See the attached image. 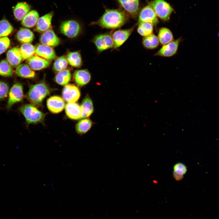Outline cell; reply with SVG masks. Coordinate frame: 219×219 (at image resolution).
Here are the masks:
<instances>
[{
    "label": "cell",
    "mask_w": 219,
    "mask_h": 219,
    "mask_svg": "<svg viewBox=\"0 0 219 219\" xmlns=\"http://www.w3.org/2000/svg\"><path fill=\"white\" fill-rule=\"evenodd\" d=\"M127 15L118 9H107L97 21L93 23L108 29H115L123 26L127 21Z\"/></svg>",
    "instance_id": "6da1fadb"
},
{
    "label": "cell",
    "mask_w": 219,
    "mask_h": 219,
    "mask_svg": "<svg viewBox=\"0 0 219 219\" xmlns=\"http://www.w3.org/2000/svg\"><path fill=\"white\" fill-rule=\"evenodd\" d=\"M50 93L49 88L44 82L31 85L26 95V98L33 104L38 106Z\"/></svg>",
    "instance_id": "7a4b0ae2"
},
{
    "label": "cell",
    "mask_w": 219,
    "mask_h": 219,
    "mask_svg": "<svg viewBox=\"0 0 219 219\" xmlns=\"http://www.w3.org/2000/svg\"><path fill=\"white\" fill-rule=\"evenodd\" d=\"M20 110L24 116L28 124L43 121L44 114L33 105L26 104L21 106Z\"/></svg>",
    "instance_id": "3957f363"
},
{
    "label": "cell",
    "mask_w": 219,
    "mask_h": 219,
    "mask_svg": "<svg viewBox=\"0 0 219 219\" xmlns=\"http://www.w3.org/2000/svg\"><path fill=\"white\" fill-rule=\"evenodd\" d=\"M157 16L164 21L168 20L173 9L169 4L164 0H153L149 3Z\"/></svg>",
    "instance_id": "277c9868"
},
{
    "label": "cell",
    "mask_w": 219,
    "mask_h": 219,
    "mask_svg": "<svg viewBox=\"0 0 219 219\" xmlns=\"http://www.w3.org/2000/svg\"><path fill=\"white\" fill-rule=\"evenodd\" d=\"M93 42L99 52L113 48L114 47L112 34L109 33L96 36L93 38Z\"/></svg>",
    "instance_id": "5b68a950"
},
{
    "label": "cell",
    "mask_w": 219,
    "mask_h": 219,
    "mask_svg": "<svg viewBox=\"0 0 219 219\" xmlns=\"http://www.w3.org/2000/svg\"><path fill=\"white\" fill-rule=\"evenodd\" d=\"M61 32L71 38L78 36L81 31V27L79 24L74 20H68L63 22L60 26Z\"/></svg>",
    "instance_id": "8992f818"
},
{
    "label": "cell",
    "mask_w": 219,
    "mask_h": 219,
    "mask_svg": "<svg viewBox=\"0 0 219 219\" xmlns=\"http://www.w3.org/2000/svg\"><path fill=\"white\" fill-rule=\"evenodd\" d=\"M23 98V89L20 83L14 84L9 93V99L6 105L7 109H10L16 103L22 101Z\"/></svg>",
    "instance_id": "52a82bcc"
},
{
    "label": "cell",
    "mask_w": 219,
    "mask_h": 219,
    "mask_svg": "<svg viewBox=\"0 0 219 219\" xmlns=\"http://www.w3.org/2000/svg\"><path fill=\"white\" fill-rule=\"evenodd\" d=\"M159 22L155 11L149 5L144 7L140 12L137 24L143 22L150 23L156 25Z\"/></svg>",
    "instance_id": "ba28073f"
},
{
    "label": "cell",
    "mask_w": 219,
    "mask_h": 219,
    "mask_svg": "<svg viewBox=\"0 0 219 219\" xmlns=\"http://www.w3.org/2000/svg\"><path fill=\"white\" fill-rule=\"evenodd\" d=\"M181 40L180 38L163 45L154 56L169 57L174 55L177 52Z\"/></svg>",
    "instance_id": "9c48e42d"
},
{
    "label": "cell",
    "mask_w": 219,
    "mask_h": 219,
    "mask_svg": "<svg viewBox=\"0 0 219 219\" xmlns=\"http://www.w3.org/2000/svg\"><path fill=\"white\" fill-rule=\"evenodd\" d=\"M64 99L68 103H75L79 99L80 92L78 88L73 84L65 85L62 91Z\"/></svg>",
    "instance_id": "30bf717a"
},
{
    "label": "cell",
    "mask_w": 219,
    "mask_h": 219,
    "mask_svg": "<svg viewBox=\"0 0 219 219\" xmlns=\"http://www.w3.org/2000/svg\"><path fill=\"white\" fill-rule=\"evenodd\" d=\"M134 28L124 30H119L114 31L112 34L114 43L113 49H116L121 46L127 39L132 33Z\"/></svg>",
    "instance_id": "8fae6325"
},
{
    "label": "cell",
    "mask_w": 219,
    "mask_h": 219,
    "mask_svg": "<svg viewBox=\"0 0 219 219\" xmlns=\"http://www.w3.org/2000/svg\"><path fill=\"white\" fill-rule=\"evenodd\" d=\"M47 104L49 110L54 113L61 112L65 107L64 100L57 96H54L49 98L47 101Z\"/></svg>",
    "instance_id": "7c38bea8"
},
{
    "label": "cell",
    "mask_w": 219,
    "mask_h": 219,
    "mask_svg": "<svg viewBox=\"0 0 219 219\" xmlns=\"http://www.w3.org/2000/svg\"><path fill=\"white\" fill-rule=\"evenodd\" d=\"M40 41L42 44L49 46H56L60 43L59 39L50 28L43 33Z\"/></svg>",
    "instance_id": "4fadbf2b"
},
{
    "label": "cell",
    "mask_w": 219,
    "mask_h": 219,
    "mask_svg": "<svg viewBox=\"0 0 219 219\" xmlns=\"http://www.w3.org/2000/svg\"><path fill=\"white\" fill-rule=\"evenodd\" d=\"M35 54L48 61L55 59L57 57L55 52L52 47L43 44H39L36 47Z\"/></svg>",
    "instance_id": "5bb4252c"
},
{
    "label": "cell",
    "mask_w": 219,
    "mask_h": 219,
    "mask_svg": "<svg viewBox=\"0 0 219 219\" xmlns=\"http://www.w3.org/2000/svg\"><path fill=\"white\" fill-rule=\"evenodd\" d=\"M27 63L33 70H39L48 67L50 62L37 55L33 56L28 59Z\"/></svg>",
    "instance_id": "9a60e30c"
},
{
    "label": "cell",
    "mask_w": 219,
    "mask_h": 219,
    "mask_svg": "<svg viewBox=\"0 0 219 219\" xmlns=\"http://www.w3.org/2000/svg\"><path fill=\"white\" fill-rule=\"evenodd\" d=\"M53 12L45 14L39 18L34 30L40 33H43L50 27Z\"/></svg>",
    "instance_id": "2e32d148"
},
{
    "label": "cell",
    "mask_w": 219,
    "mask_h": 219,
    "mask_svg": "<svg viewBox=\"0 0 219 219\" xmlns=\"http://www.w3.org/2000/svg\"><path fill=\"white\" fill-rule=\"evenodd\" d=\"M8 61L12 67H17L23 60L19 48L16 47L9 50L6 54Z\"/></svg>",
    "instance_id": "e0dca14e"
},
{
    "label": "cell",
    "mask_w": 219,
    "mask_h": 219,
    "mask_svg": "<svg viewBox=\"0 0 219 219\" xmlns=\"http://www.w3.org/2000/svg\"><path fill=\"white\" fill-rule=\"evenodd\" d=\"M122 7L132 16H137L139 8V0H117Z\"/></svg>",
    "instance_id": "ac0fdd59"
},
{
    "label": "cell",
    "mask_w": 219,
    "mask_h": 219,
    "mask_svg": "<svg viewBox=\"0 0 219 219\" xmlns=\"http://www.w3.org/2000/svg\"><path fill=\"white\" fill-rule=\"evenodd\" d=\"M74 78L76 84L82 87L88 84L91 79V75L87 69L77 70L74 74Z\"/></svg>",
    "instance_id": "d6986e66"
},
{
    "label": "cell",
    "mask_w": 219,
    "mask_h": 219,
    "mask_svg": "<svg viewBox=\"0 0 219 219\" xmlns=\"http://www.w3.org/2000/svg\"><path fill=\"white\" fill-rule=\"evenodd\" d=\"M65 113L70 119L78 120L82 119L81 106L75 103H68L65 107Z\"/></svg>",
    "instance_id": "ffe728a7"
},
{
    "label": "cell",
    "mask_w": 219,
    "mask_h": 219,
    "mask_svg": "<svg viewBox=\"0 0 219 219\" xmlns=\"http://www.w3.org/2000/svg\"><path fill=\"white\" fill-rule=\"evenodd\" d=\"M30 9V6L27 3L23 2L18 3L13 9L15 18L19 21L22 20Z\"/></svg>",
    "instance_id": "44dd1931"
},
{
    "label": "cell",
    "mask_w": 219,
    "mask_h": 219,
    "mask_svg": "<svg viewBox=\"0 0 219 219\" xmlns=\"http://www.w3.org/2000/svg\"><path fill=\"white\" fill-rule=\"evenodd\" d=\"M16 37L17 40L21 43H30L33 40L34 35L30 30L22 28L18 31Z\"/></svg>",
    "instance_id": "7402d4cb"
},
{
    "label": "cell",
    "mask_w": 219,
    "mask_h": 219,
    "mask_svg": "<svg viewBox=\"0 0 219 219\" xmlns=\"http://www.w3.org/2000/svg\"><path fill=\"white\" fill-rule=\"evenodd\" d=\"M80 106L82 119L88 117L93 113L94 108L92 102L88 96H87L83 99Z\"/></svg>",
    "instance_id": "603a6c76"
},
{
    "label": "cell",
    "mask_w": 219,
    "mask_h": 219,
    "mask_svg": "<svg viewBox=\"0 0 219 219\" xmlns=\"http://www.w3.org/2000/svg\"><path fill=\"white\" fill-rule=\"evenodd\" d=\"M39 18V14L37 11H31L23 18L22 21V24L26 27H33L36 25Z\"/></svg>",
    "instance_id": "cb8c5ba5"
},
{
    "label": "cell",
    "mask_w": 219,
    "mask_h": 219,
    "mask_svg": "<svg viewBox=\"0 0 219 219\" xmlns=\"http://www.w3.org/2000/svg\"><path fill=\"white\" fill-rule=\"evenodd\" d=\"M15 73L18 76L25 78H33L35 73L30 66L25 64L19 65L16 69Z\"/></svg>",
    "instance_id": "d4e9b609"
},
{
    "label": "cell",
    "mask_w": 219,
    "mask_h": 219,
    "mask_svg": "<svg viewBox=\"0 0 219 219\" xmlns=\"http://www.w3.org/2000/svg\"><path fill=\"white\" fill-rule=\"evenodd\" d=\"M158 37L159 43L162 45L173 40V36L171 31L165 27L160 28L158 31Z\"/></svg>",
    "instance_id": "484cf974"
},
{
    "label": "cell",
    "mask_w": 219,
    "mask_h": 219,
    "mask_svg": "<svg viewBox=\"0 0 219 219\" xmlns=\"http://www.w3.org/2000/svg\"><path fill=\"white\" fill-rule=\"evenodd\" d=\"M159 42L158 37L154 34H152L143 38L142 43L146 49H153L158 47Z\"/></svg>",
    "instance_id": "4316f807"
},
{
    "label": "cell",
    "mask_w": 219,
    "mask_h": 219,
    "mask_svg": "<svg viewBox=\"0 0 219 219\" xmlns=\"http://www.w3.org/2000/svg\"><path fill=\"white\" fill-rule=\"evenodd\" d=\"M71 77V73L68 69H65L58 72L55 79L56 82L61 85H66L70 81Z\"/></svg>",
    "instance_id": "83f0119b"
},
{
    "label": "cell",
    "mask_w": 219,
    "mask_h": 219,
    "mask_svg": "<svg viewBox=\"0 0 219 219\" xmlns=\"http://www.w3.org/2000/svg\"><path fill=\"white\" fill-rule=\"evenodd\" d=\"M67 59L68 63L73 67L80 68L82 65V58L78 51L69 53L67 55Z\"/></svg>",
    "instance_id": "f1b7e54d"
},
{
    "label": "cell",
    "mask_w": 219,
    "mask_h": 219,
    "mask_svg": "<svg viewBox=\"0 0 219 219\" xmlns=\"http://www.w3.org/2000/svg\"><path fill=\"white\" fill-rule=\"evenodd\" d=\"M92 121L90 119L85 118L79 121L76 124L75 129L77 133L80 135L86 133L91 127Z\"/></svg>",
    "instance_id": "f546056e"
},
{
    "label": "cell",
    "mask_w": 219,
    "mask_h": 219,
    "mask_svg": "<svg viewBox=\"0 0 219 219\" xmlns=\"http://www.w3.org/2000/svg\"><path fill=\"white\" fill-rule=\"evenodd\" d=\"M36 48L30 43H23L19 48L23 60L28 59L35 54Z\"/></svg>",
    "instance_id": "4dcf8cb0"
},
{
    "label": "cell",
    "mask_w": 219,
    "mask_h": 219,
    "mask_svg": "<svg viewBox=\"0 0 219 219\" xmlns=\"http://www.w3.org/2000/svg\"><path fill=\"white\" fill-rule=\"evenodd\" d=\"M137 29L139 34L144 37L153 33V25L148 22H143L139 23Z\"/></svg>",
    "instance_id": "1f68e13d"
},
{
    "label": "cell",
    "mask_w": 219,
    "mask_h": 219,
    "mask_svg": "<svg viewBox=\"0 0 219 219\" xmlns=\"http://www.w3.org/2000/svg\"><path fill=\"white\" fill-rule=\"evenodd\" d=\"M13 27L5 19L0 21V38L9 36L12 32Z\"/></svg>",
    "instance_id": "d6a6232c"
},
{
    "label": "cell",
    "mask_w": 219,
    "mask_h": 219,
    "mask_svg": "<svg viewBox=\"0 0 219 219\" xmlns=\"http://www.w3.org/2000/svg\"><path fill=\"white\" fill-rule=\"evenodd\" d=\"M13 71L12 67L6 60L0 62V75L4 77H10L12 75Z\"/></svg>",
    "instance_id": "836d02e7"
},
{
    "label": "cell",
    "mask_w": 219,
    "mask_h": 219,
    "mask_svg": "<svg viewBox=\"0 0 219 219\" xmlns=\"http://www.w3.org/2000/svg\"><path fill=\"white\" fill-rule=\"evenodd\" d=\"M67 58L62 56L56 59L53 64V69L57 72L66 69L68 65Z\"/></svg>",
    "instance_id": "e575fe53"
},
{
    "label": "cell",
    "mask_w": 219,
    "mask_h": 219,
    "mask_svg": "<svg viewBox=\"0 0 219 219\" xmlns=\"http://www.w3.org/2000/svg\"><path fill=\"white\" fill-rule=\"evenodd\" d=\"M9 87L6 82L0 81V100L5 98L9 91Z\"/></svg>",
    "instance_id": "d590c367"
},
{
    "label": "cell",
    "mask_w": 219,
    "mask_h": 219,
    "mask_svg": "<svg viewBox=\"0 0 219 219\" xmlns=\"http://www.w3.org/2000/svg\"><path fill=\"white\" fill-rule=\"evenodd\" d=\"M10 41L6 37L0 38V54L5 52L9 47Z\"/></svg>",
    "instance_id": "8d00e7d4"
},
{
    "label": "cell",
    "mask_w": 219,
    "mask_h": 219,
    "mask_svg": "<svg viewBox=\"0 0 219 219\" xmlns=\"http://www.w3.org/2000/svg\"><path fill=\"white\" fill-rule=\"evenodd\" d=\"M173 171L184 175L187 171V168L183 163L178 162L176 163L173 166Z\"/></svg>",
    "instance_id": "74e56055"
},
{
    "label": "cell",
    "mask_w": 219,
    "mask_h": 219,
    "mask_svg": "<svg viewBox=\"0 0 219 219\" xmlns=\"http://www.w3.org/2000/svg\"><path fill=\"white\" fill-rule=\"evenodd\" d=\"M173 176L176 180L179 181L182 180L183 178L184 175L173 171Z\"/></svg>",
    "instance_id": "f35d334b"
},
{
    "label": "cell",
    "mask_w": 219,
    "mask_h": 219,
    "mask_svg": "<svg viewBox=\"0 0 219 219\" xmlns=\"http://www.w3.org/2000/svg\"><path fill=\"white\" fill-rule=\"evenodd\" d=\"M217 36H218V37H219V32H218V33H217Z\"/></svg>",
    "instance_id": "ab89813d"
}]
</instances>
